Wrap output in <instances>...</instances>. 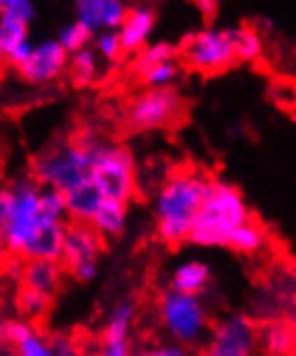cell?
<instances>
[{
	"label": "cell",
	"instance_id": "1",
	"mask_svg": "<svg viewBox=\"0 0 296 356\" xmlns=\"http://www.w3.org/2000/svg\"><path fill=\"white\" fill-rule=\"evenodd\" d=\"M210 186H212V177L201 171L182 169L164 179L154 199V214L156 234L166 246L188 242L190 220L208 197Z\"/></svg>",
	"mask_w": 296,
	"mask_h": 356
},
{
	"label": "cell",
	"instance_id": "2",
	"mask_svg": "<svg viewBox=\"0 0 296 356\" xmlns=\"http://www.w3.org/2000/svg\"><path fill=\"white\" fill-rule=\"evenodd\" d=\"M251 218V209L234 184L212 179L210 193L190 220L188 242L197 246H227L234 229Z\"/></svg>",
	"mask_w": 296,
	"mask_h": 356
},
{
	"label": "cell",
	"instance_id": "3",
	"mask_svg": "<svg viewBox=\"0 0 296 356\" xmlns=\"http://www.w3.org/2000/svg\"><path fill=\"white\" fill-rule=\"evenodd\" d=\"M39 193L33 181H20L0 193V244L9 253L24 255L41 222L48 218L41 214Z\"/></svg>",
	"mask_w": 296,
	"mask_h": 356
},
{
	"label": "cell",
	"instance_id": "4",
	"mask_svg": "<svg viewBox=\"0 0 296 356\" xmlns=\"http://www.w3.org/2000/svg\"><path fill=\"white\" fill-rule=\"evenodd\" d=\"M91 160V181L102 197L128 203L137 193V166L132 154L115 143L95 136L82 138Z\"/></svg>",
	"mask_w": 296,
	"mask_h": 356
},
{
	"label": "cell",
	"instance_id": "5",
	"mask_svg": "<svg viewBox=\"0 0 296 356\" xmlns=\"http://www.w3.org/2000/svg\"><path fill=\"white\" fill-rule=\"evenodd\" d=\"M33 173L39 184L54 188L63 195L91 181V160L84 143H70L41 154L33 162Z\"/></svg>",
	"mask_w": 296,
	"mask_h": 356
},
{
	"label": "cell",
	"instance_id": "6",
	"mask_svg": "<svg viewBox=\"0 0 296 356\" xmlns=\"http://www.w3.org/2000/svg\"><path fill=\"white\" fill-rule=\"evenodd\" d=\"M158 311L164 330L176 339V343L184 348H195L203 343V339H208L210 318L199 296L169 289L160 298Z\"/></svg>",
	"mask_w": 296,
	"mask_h": 356
},
{
	"label": "cell",
	"instance_id": "7",
	"mask_svg": "<svg viewBox=\"0 0 296 356\" xmlns=\"http://www.w3.org/2000/svg\"><path fill=\"white\" fill-rule=\"evenodd\" d=\"M178 54L190 70L199 74H221L238 60L234 50V29H203L186 33Z\"/></svg>",
	"mask_w": 296,
	"mask_h": 356
},
{
	"label": "cell",
	"instance_id": "8",
	"mask_svg": "<svg viewBox=\"0 0 296 356\" xmlns=\"http://www.w3.org/2000/svg\"><path fill=\"white\" fill-rule=\"evenodd\" d=\"M186 113V104L173 87L147 89L137 95L128 108V123L137 132H152L178 123Z\"/></svg>",
	"mask_w": 296,
	"mask_h": 356
},
{
	"label": "cell",
	"instance_id": "9",
	"mask_svg": "<svg viewBox=\"0 0 296 356\" xmlns=\"http://www.w3.org/2000/svg\"><path fill=\"white\" fill-rule=\"evenodd\" d=\"M258 350V326L247 316H227L208 332L210 356H251Z\"/></svg>",
	"mask_w": 296,
	"mask_h": 356
},
{
	"label": "cell",
	"instance_id": "10",
	"mask_svg": "<svg viewBox=\"0 0 296 356\" xmlns=\"http://www.w3.org/2000/svg\"><path fill=\"white\" fill-rule=\"evenodd\" d=\"M104 246V238L95 232L93 225L87 220H74L72 225H65V234H63V253L61 261L70 270L91 264L100 259Z\"/></svg>",
	"mask_w": 296,
	"mask_h": 356
},
{
	"label": "cell",
	"instance_id": "11",
	"mask_svg": "<svg viewBox=\"0 0 296 356\" xmlns=\"http://www.w3.org/2000/svg\"><path fill=\"white\" fill-rule=\"evenodd\" d=\"M68 60L70 54L65 52V48L56 39H48L33 46L29 58L20 65V74L33 85H46V82L61 76V72L68 67Z\"/></svg>",
	"mask_w": 296,
	"mask_h": 356
},
{
	"label": "cell",
	"instance_id": "12",
	"mask_svg": "<svg viewBox=\"0 0 296 356\" xmlns=\"http://www.w3.org/2000/svg\"><path fill=\"white\" fill-rule=\"evenodd\" d=\"M134 316H137V305L132 300H121L113 307L109 322L104 326V343H102L104 356H128L130 354L128 334H130Z\"/></svg>",
	"mask_w": 296,
	"mask_h": 356
},
{
	"label": "cell",
	"instance_id": "13",
	"mask_svg": "<svg viewBox=\"0 0 296 356\" xmlns=\"http://www.w3.org/2000/svg\"><path fill=\"white\" fill-rule=\"evenodd\" d=\"M128 7L123 0H78V19L93 33L102 29H119Z\"/></svg>",
	"mask_w": 296,
	"mask_h": 356
},
{
	"label": "cell",
	"instance_id": "14",
	"mask_svg": "<svg viewBox=\"0 0 296 356\" xmlns=\"http://www.w3.org/2000/svg\"><path fill=\"white\" fill-rule=\"evenodd\" d=\"M154 26H156V13L150 7H137L125 13L121 26L117 29L123 52L137 54L147 44V39L152 37Z\"/></svg>",
	"mask_w": 296,
	"mask_h": 356
},
{
	"label": "cell",
	"instance_id": "15",
	"mask_svg": "<svg viewBox=\"0 0 296 356\" xmlns=\"http://www.w3.org/2000/svg\"><path fill=\"white\" fill-rule=\"evenodd\" d=\"M20 279L26 287L39 289L48 296H54V291L61 285L63 279V266L56 259H41V257H31L24 261Z\"/></svg>",
	"mask_w": 296,
	"mask_h": 356
},
{
	"label": "cell",
	"instance_id": "16",
	"mask_svg": "<svg viewBox=\"0 0 296 356\" xmlns=\"http://www.w3.org/2000/svg\"><path fill=\"white\" fill-rule=\"evenodd\" d=\"M258 348L268 356L296 354V328L292 322L277 320L258 328Z\"/></svg>",
	"mask_w": 296,
	"mask_h": 356
},
{
	"label": "cell",
	"instance_id": "17",
	"mask_svg": "<svg viewBox=\"0 0 296 356\" xmlns=\"http://www.w3.org/2000/svg\"><path fill=\"white\" fill-rule=\"evenodd\" d=\"M63 234H65V222L54 220V218H46L44 222H41V227H39L37 236L33 238V242L26 246L22 257H26V259L41 257V259H56V261H61Z\"/></svg>",
	"mask_w": 296,
	"mask_h": 356
},
{
	"label": "cell",
	"instance_id": "18",
	"mask_svg": "<svg viewBox=\"0 0 296 356\" xmlns=\"http://www.w3.org/2000/svg\"><path fill=\"white\" fill-rule=\"evenodd\" d=\"M89 222L102 238H117L123 234L125 222H128V205L119 199L102 197Z\"/></svg>",
	"mask_w": 296,
	"mask_h": 356
},
{
	"label": "cell",
	"instance_id": "19",
	"mask_svg": "<svg viewBox=\"0 0 296 356\" xmlns=\"http://www.w3.org/2000/svg\"><path fill=\"white\" fill-rule=\"evenodd\" d=\"M210 283H212V270L199 259L182 264L171 275V289L184 291V294H193V296H201L210 287Z\"/></svg>",
	"mask_w": 296,
	"mask_h": 356
},
{
	"label": "cell",
	"instance_id": "20",
	"mask_svg": "<svg viewBox=\"0 0 296 356\" xmlns=\"http://www.w3.org/2000/svg\"><path fill=\"white\" fill-rule=\"evenodd\" d=\"M100 201H102V195L93 186V181L82 184L80 188H76V191L65 193L68 216H72L74 220H87L89 222Z\"/></svg>",
	"mask_w": 296,
	"mask_h": 356
},
{
	"label": "cell",
	"instance_id": "21",
	"mask_svg": "<svg viewBox=\"0 0 296 356\" xmlns=\"http://www.w3.org/2000/svg\"><path fill=\"white\" fill-rule=\"evenodd\" d=\"M264 244H266V232L262 229V225L249 218L234 229V234L229 236L227 248L242 255H253V253H258V250H262Z\"/></svg>",
	"mask_w": 296,
	"mask_h": 356
},
{
	"label": "cell",
	"instance_id": "22",
	"mask_svg": "<svg viewBox=\"0 0 296 356\" xmlns=\"http://www.w3.org/2000/svg\"><path fill=\"white\" fill-rule=\"evenodd\" d=\"M68 63H70V76L74 80V85L78 87H87L100 78V56L95 50L82 48L74 52Z\"/></svg>",
	"mask_w": 296,
	"mask_h": 356
},
{
	"label": "cell",
	"instance_id": "23",
	"mask_svg": "<svg viewBox=\"0 0 296 356\" xmlns=\"http://www.w3.org/2000/svg\"><path fill=\"white\" fill-rule=\"evenodd\" d=\"M171 58H178V46L169 44V41H156L152 46H143L132 63V70L137 76H141L145 70H150L156 63H162V60H171Z\"/></svg>",
	"mask_w": 296,
	"mask_h": 356
},
{
	"label": "cell",
	"instance_id": "24",
	"mask_svg": "<svg viewBox=\"0 0 296 356\" xmlns=\"http://www.w3.org/2000/svg\"><path fill=\"white\" fill-rule=\"evenodd\" d=\"M143 85L150 87V89H160V87H173L178 78H180V65L178 60L171 58V60H162V63H156L150 70H145L141 76Z\"/></svg>",
	"mask_w": 296,
	"mask_h": 356
},
{
	"label": "cell",
	"instance_id": "25",
	"mask_svg": "<svg viewBox=\"0 0 296 356\" xmlns=\"http://www.w3.org/2000/svg\"><path fill=\"white\" fill-rule=\"evenodd\" d=\"M234 50L238 60H256L264 50V41L256 29L240 26L234 29Z\"/></svg>",
	"mask_w": 296,
	"mask_h": 356
},
{
	"label": "cell",
	"instance_id": "26",
	"mask_svg": "<svg viewBox=\"0 0 296 356\" xmlns=\"http://www.w3.org/2000/svg\"><path fill=\"white\" fill-rule=\"evenodd\" d=\"M50 298L48 294L33 287H26L17 294V309L20 313L26 318V320H37V318H44L48 309H50Z\"/></svg>",
	"mask_w": 296,
	"mask_h": 356
},
{
	"label": "cell",
	"instance_id": "27",
	"mask_svg": "<svg viewBox=\"0 0 296 356\" xmlns=\"http://www.w3.org/2000/svg\"><path fill=\"white\" fill-rule=\"evenodd\" d=\"M93 37V31L84 26L80 19H74V22H70L68 26H63L56 41L59 44L65 48L68 54H74L82 48H87L89 46V41Z\"/></svg>",
	"mask_w": 296,
	"mask_h": 356
},
{
	"label": "cell",
	"instance_id": "28",
	"mask_svg": "<svg viewBox=\"0 0 296 356\" xmlns=\"http://www.w3.org/2000/svg\"><path fill=\"white\" fill-rule=\"evenodd\" d=\"M95 52L104 60H117L121 54H125L123 52V46H121L119 31L117 29H102V31H98Z\"/></svg>",
	"mask_w": 296,
	"mask_h": 356
},
{
	"label": "cell",
	"instance_id": "29",
	"mask_svg": "<svg viewBox=\"0 0 296 356\" xmlns=\"http://www.w3.org/2000/svg\"><path fill=\"white\" fill-rule=\"evenodd\" d=\"M39 205H41V214L54 218V220H65L68 216V203L65 195L54 188H46V191L39 193Z\"/></svg>",
	"mask_w": 296,
	"mask_h": 356
},
{
	"label": "cell",
	"instance_id": "30",
	"mask_svg": "<svg viewBox=\"0 0 296 356\" xmlns=\"http://www.w3.org/2000/svg\"><path fill=\"white\" fill-rule=\"evenodd\" d=\"M35 330V326L26 320H7L0 324V339L5 343H11V346H17L24 337Z\"/></svg>",
	"mask_w": 296,
	"mask_h": 356
},
{
	"label": "cell",
	"instance_id": "31",
	"mask_svg": "<svg viewBox=\"0 0 296 356\" xmlns=\"http://www.w3.org/2000/svg\"><path fill=\"white\" fill-rule=\"evenodd\" d=\"M26 26H29V24L20 22V19L11 17V15H7V13H0V31H3V35H5V44H7V48H9L11 44H15V41H22V39L29 37ZM7 48H5V52H7Z\"/></svg>",
	"mask_w": 296,
	"mask_h": 356
},
{
	"label": "cell",
	"instance_id": "32",
	"mask_svg": "<svg viewBox=\"0 0 296 356\" xmlns=\"http://www.w3.org/2000/svg\"><path fill=\"white\" fill-rule=\"evenodd\" d=\"M20 356H50V343L46 337H41L37 330H33L29 337H24L15 346Z\"/></svg>",
	"mask_w": 296,
	"mask_h": 356
},
{
	"label": "cell",
	"instance_id": "33",
	"mask_svg": "<svg viewBox=\"0 0 296 356\" xmlns=\"http://www.w3.org/2000/svg\"><path fill=\"white\" fill-rule=\"evenodd\" d=\"M31 50H33V44L29 41V37L26 39H22V41H15V44H11L9 48H7V52H5V58H9L13 65H22V63L29 58V54H31Z\"/></svg>",
	"mask_w": 296,
	"mask_h": 356
},
{
	"label": "cell",
	"instance_id": "34",
	"mask_svg": "<svg viewBox=\"0 0 296 356\" xmlns=\"http://www.w3.org/2000/svg\"><path fill=\"white\" fill-rule=\"evenodd\" d=\"M48 343H50V354L52 356H72V354H76L74 343H72V339L68 337V334H54Z\"/></svg>",
	"mask_w": 296,
	"mask_h": 356
},
{
	"label": "cell",
	"instance_id": "35",
	"mask_svg": "<svg viewBox=\"0 0 296 356\" xmlns=\"http://www.w3.org/2000/svg\"><path fill=\"white\" fill-rule=\"evenodd\" d=\"M0 13H7V15H11V17L20 19V22L29 24L31 19H33V15H35V7H33V3H31V0H22V3H20V5H15L13 9L0 11Z\"/></svg>",
	"mask_w": 296,
	"mask_h": 356
},
{
	"label": "cell",
	"instance_id": "36",
	"mask_svg": "<svg viewBox=\"0 0 296 356\" xmlns=\"http://www.w3.org/2000/svg\"><path fill=\"white\" fill-rule=\"evenodd\" d=\"M98 270H100L98 261H91V264H82V266L74 268V270H72V275H74L78 281L87 283V281H93V279L98 277Z\"/></svg>",
	"mask_w": 296,
	"mask_h": 356
},
{
	"label": "cell",
	"instance_id": "37",
	"mask_svg": "<svg viewBox=\"0 0 296 356\" xmlns=\"http://www.w3.org/2000/svg\"><path fill=\"white\" fill-rule=\"evenodd\" d=\"M150 354H152V356H186L188 350H186L184 346L176 343V346H162V348H158V350H152Z\"/></svg>",
	"mask_w": 296,
	"mask_h": 356
},
{
	"label": "cell",
	"instance_id": "38",
	"mask_svg": "<svg viewBox=\"0 0 296 356\" xmlns=\"http://www.w3.org/2000/svg\"><path fill=\"white\" fill-rule=\"evenodd\" d=\"M195 5L203 13V17H215L219 11V0H195Z\"/></svg>",
	"mask_w": 296,
	"mask_h": 356
},
{
	"label": "cell",
	"instance_id": "39",
	"mask_svg": "<svg viewBox=\"0 0 296 356\" xmlns=\"http://www.w3.org/2000/svg\"><path fill=\"white\" fill-rule=\"evenodd\" d=\"M22 0H0V9L7 11V9H13L15 5H20Z\"/></svg>",
	"mask_w": 296,
	"mask_h": 356
},
{
	"label": "cell",
	"instance_id": "40",
	"mask_svg": "<svg viewBox=\"0 0 296 356\" xmlns=\"http://www.w3.org/2000/svg\"><path fill=\"white\" fill-rule=\"evenodd\" d=\"M5 48H7V44H5V35H3V31H0V58L5 56Z\"/></svg>",
	"mask_w": 296,
	"mask_h": 356
},
{
	"label": "cell",
	"instance_id": "41",
	"mask_svg": "<svg viewBox=\"0 0 296 356\" xmlns=\"http://www.w3.org/2000/svg\"><path fill=\"white\" fill-rule=\"evenodd\" d=\"M292 115L296 117V95H294V99H292Z\"/></svg>",
	"mask_w": 296,
	"mask_h": 356
},
{
	"label": "cell",
	"instance_id": "42",
	"mask_svg": "<svg viewBox=\"0 0 296 356\" xmlns=\"http://www.w3.org/2000/svg\"><path fill=\"white\" fill-rule=\"evenodd\" d=\"M292 324H294V328H296V313H294V318H292Z\"/></svg>",
	"mask_w": 296,
	"mask_h": 356
},
{
	"label": "cell",
	"instance_id": "43",
	"mask_svg": "<svg viewBox=\"0 0 296 356\" xmlns=\"http://www.w3.org/2000/svg\"><path fill=\"white\" fill-rule=\"evenodd\" d=\"M0 193H3V188H0Z\"/></svg>",
	"mask_w": 296,
	"mask_h": 356
},
{
	"label": "cell",
	"instance_id": "44",
	"mask_svg": "<svg viewBox=\"0 0 296 356\" xmlns=\"http://www.w3.org/2000/svg\"><path fill=\"white\" fill-rule=\"evenodd\" d=\"M76 3H78V0H76Z\"/></svg>",
	"mask_w": 296,
	"mask_h": 356
},
{
	"label": "cell",
	"instance_id": "45",
	"mask_svg": "<svg viewBox=\"0 0 296 356\" xmlns=\"http://www.w3.org/2000/svg\"><path fill=\"white\" fill-rule=\"evenodd\" d=\"M0 11H3V9H0Z\"/></svg>",
	"mask_w": 296,
	"mask_h": 356
}]
</instances>
